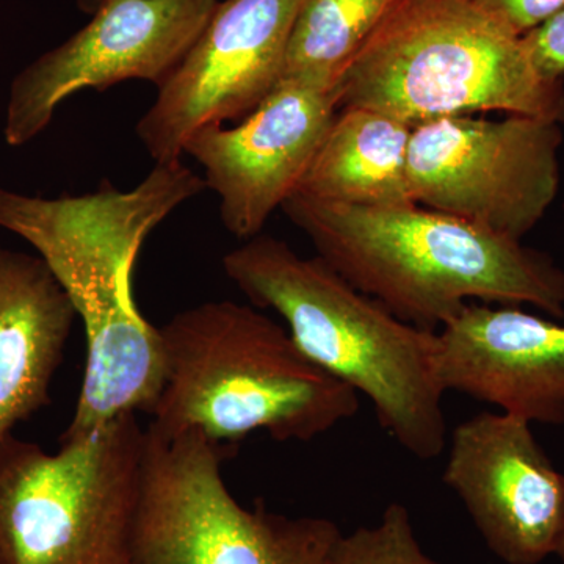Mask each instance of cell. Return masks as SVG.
Returning <instances> with one entry per match:
<instances>
[{
  "mask_svg": "<svg viewBox=\"0 0 564 564\" xmlns=\"http://www.w3.org/2000/svg\"><path fill=\"white\" fill-rule=\"evenodd\" d=\"M204 188L181 159L155 163L126 192L109 181L96 192L58 198L0 187V228L31 245L84 323V380L61 441L87 436L121 414L154 411L165 351L161 329L133 299V269L150 234Z\"/></svg>",
  "mask_w": 564,
  "mask_h": 564,
  "instance_id": "cell-1",
  "label": "cell"
},
{
  "mask_svg": "<svg viewBox=\"0 0 564 564\" xmlns=\"http://www.w3.org/2000/svg\"><path fill=\"white\" fill-rule=\"evenodd\" d=\"M318 258L400 321L437 333L467 304L564 318V270L522 240L429 207H358L293 193L281 207Z\"/></svg>",
  "mask_w": 564,
  "mask_h": 564,
  "instance_id": "cell-2",
  "label": "cell"
},
{
  "mask_svg": "<svg viewBox=\"0 0 564 564\" xmlns=\"http://www.w3.org/2000/svg\"><path fill=\"white\" fill-rule=\"evenodd\" d=\"M226 276L259 310H273L300 350L362 393L386 432L429 462L447 445L437 333L400 321L315 256L259 234L223 258Z\"/></svg>",
  "mask_w": 564,
  "mask_h": 564,
  "instance_id": "cell-3",
  "label": "cell"
},
{
  "mask_svg": "<svg viewBox=\"0 0 564 564\" xmlns=\"http://www.w3.org/2000/svg\"><path fill=\"white\" fill-rule=\"evenodd\" d=\"M159 329L166 373L151 414L154 432L195 430L228 445L263 430L280 443H307L359 411L355 389L248 304L203 303Z\"/></svg>",
  "mask_w": 564,
  "mask_h": 564,
  "instance_id": "cell-4",
  "label": "cell"
},
{
  "mask_svg": "<svg viewBox=\"0 0 564 564\" xmlns=\"http://www.w3.org/2000/svg\"><path fill=\"white\" fill-rule=\"evenodd\" d=\"M339 109L411 128L486 111L564 124V79L534 68L521 36L474 0H395L336 85Z\"/></svg>",
  "mask_w": 564,
  "mask_h": 564,
  "instance_id": "cell-5",
  "label": "cell"
},
{
  "mask_svg": "<svg viewBox=\"0 0 564 564\" xmlns=\"http://www.w3.org/2000/svg\"><path fill=\"white\" fill-rule=\"evenodd\" d=\"M137 415L55 454L0 441V564H133L147 448Z\"/></svg>",
  "mask_w": 564,
  "mask_h": 564,
  "instance_id": "cell-6",
  "label": "cell"
},
{
  "mask_svg": "<svg viewBox=\"0 0 564 564\" xmlns=\"http://www.w3.org/2000/svg\"><path fill=\"white\" fill-rule=\"evenodd\" d=\"M226 445L203 433L147 429L133 564H328L339 527L234 499Z\"/></svg>",
  "mask_w": 564,
  "mask_h": 564,
  "instance_id": "cell-7",
  "label": "cell"
},
{
  "mask_svg": "<svg viewBox=\"0 0 564 564\" xmlns=\"http://www.w3.org/2000/svg\"><path fill=\"white\" fill-rule=\"evenodd\" d=\"M562 126L521 115L422 122L411 132L408 152L411 198L522 240L558 196Z\"/></svg>",
  "mask_w": 564,
  "mask_h": 564,
  "instance_id": "cell-8",
  "label": "cell"
},
{
  "mask_svg": "<svg viewBox=\"0 0 564 564\" xmlns=\"http://www.w3.org/2000/svg\"><path fill=\"white\" fill-rule=\"evenodd\" d=\"M218 0H109L61 46L11 82L3 137L18 148L50 128L58 106L82 90L126 80L161 87L184 61Z\"/></svg>",
  "mask_w": 564,
  "mask_h": 564,
  "instance_id": "cell-9",
  "label": "cell"
},
{
  "mask_svg": "<svg viewBox=\"0 0 564 564\" xmlns=\"http://www.w3.org/2000/svg\"><path fill=\"white\" fill-rule=\"evenodd\" d=\"M303 2L218 0L202 35L137 122L155 163L177 161L198 129L242 121L273 91Z\"/></svg>",
  "mask_w": 564,
  "mask_h": 564,
  "instance_id": "cell-10",
  "label": "cell"
},
{
  "mask_svg": "<svg viewBox=\"0 0 564 564\" xmlns=\"http://www.w3.org/2000/svg\"><path fill=\"white\" fill-rule=\"evenodd\" d=\"M337 110L336 90L284 77L232 128L207 124L193 133L184 154L203 166L226 231L240 240L262 234L299 191Z\"/></svg>",
  "mask_w": 564,
  "mask_h": 564,
  "instance_id": "cell-11",
  "label": "cell"
},
{
  "mask_svg": "<svg viewBox=\"0 0 564 564\" xmlns=\"http://www.w3.org/2000/svg\"><path fill=\"white\" fill-rule=\"evenodd\" d=\"M444 484L507 564L555 555L564 524V474L534 437L532 423L481 413L452 433Z\"/></svg>",
  "mask_w": 564,
  "mask_h": 564,
  "instance_id": "cell-12",
  "label": "cell"
},
{
  "mask_svg": "<svg viewBox=\"0 0 564 564\" xmlns=\"http://www.w3.org/2000/svg\"><path fill=\"white\" fill-rule=\"evenodd\" d=\"M437 337V377L445 392L530 423H564V323L521 306L469 303Z\"/></svg>",
  "mask_w": 564,
  "mask_h": 564,
  "instance_id": "cell-13",
  "label": "cell"
},
{
  "mask_svg": "<svg viewBox=\"0 0 564 564\" xmlns=\"http://www.w3.org/2000/svg\"><path fill=\"white\" fill-rule=\"evenodd\" d=\"M76 317L39 256L0 247V441L50 403Z\"/></svg>",
  "mask_w": 564,
  "mask_h": 564,
  "instance_id": "cell-14",
  "label": "cell"
},
{
  "mask_svg": "<svg viewBox=\"0 0 564 564\" xmlns=\"http://www.w3.org/2000/svg\"><path fill=\"white\" fill-rule=\"evenodd\" d=\"M411 132L381 111L337 110L295 193L358 207L415 204L408 184Z\"/></svg>",
  "mask_w": 564,
  "mask_h": 564,
  "instance_id": "cell-15",
  "label": "cell"
},
{
  "mask_svg": "<svg viewBox=\"0 0 564 564\" xmlns=\"http://www.w3.org/2000/svg\"><path fill=\"white\" fill-rule=\"evenodd\" d=\"M395 0H304L282 79L336 90L344 69Z\"/></svg>",
  "mask_w": 564,
  "mask_h": 564,
  "instance_id": "cell-16",
  "label": "cell"
},
{
  "mask_svg": "<svg viewBox=\"0 0 564 564\" xmlns=\"http://www.w3.org/2000/svg\"><path fill=\"white\" fill-rule=\"evenodd\" d=\"M328 564H443L430 558L415 538L402 503L386 508L377 525L340 534Z\"/></svg>",
  "mask_w": 564,
  "mask_h": 564,
  "instance_id": "cell-17",
  "label": "cell"
},
{
  "mask_svg": "<svg viewBox=\"0 0 564 564\" xmlns=\"http://www.w3.org/2000/svg\"><path fill=\"white\" fill-rule=\"evenodd\" d=\"M516 36H525L564 11V0H474Z\"/></svg>",
  "mask_w": 564,
  "mask_h": 564,
  "instance_id": "cell-18",
  "label": "cell"
},
{
  "mask_svg": "<svg viewBox=\"0 0 564 564\" xmlns=\"http://www.w3.org/2000/svg\"><path fill=\"white\" fill-rule=\"evenodd\" d=\"M534 68L547 79H564V11L522 36Z\"/></svg>",
  "mask_w": 564,
  "mask_h": 564,
  "instance_id": "cell-19",
  "label": "cell"
},
{
  "mask_svg": "<svg viewBox=\"0 0 564 564\" xmlns=\"http://www.w3.org/2000/svg\"><path fill=\"white\" fill-rule=\"evenodd\" d=\"M107 2H109V0H77V6H79V9L84 11V13L95 14L96 11L101 9L102 6H106Z\"/></svg>",
  "mask_w": 564,
  "mask_h": 564,
  "instance_id": "cell-20",
  "label": "cell"
},
{
  "mask_svg": "<svg viewBox=\"0 0 564 564\" xmlns=\"http://www.w3.org/2000/svg\"><path fill=\"white\" fill-rule=\"evenodd\" d=\"M560 556V560L564 563V524H563V532L562 538H560L558 549H556V554Z\"/></svg>",
  "mask_w": 564,
  "mask_h": 564,
  "instance_id": "cell-21",
  "label": "cell"
}]
</instances>
